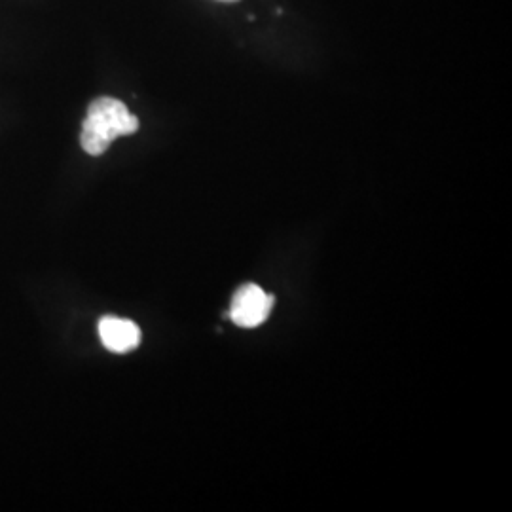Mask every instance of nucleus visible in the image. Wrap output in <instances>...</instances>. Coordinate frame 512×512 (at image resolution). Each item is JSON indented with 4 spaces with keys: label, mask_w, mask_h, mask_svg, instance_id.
Instances as JSON below:
<instances>
[{
    "label": "nucleus",
    "mask_w": 512,
    "mask_h": 512,
    "mask_svg": "<svg viewBox=\"0 0 512 512\" xmlns=\"http://www.w3.org/2000/svg\"><path fill=\"white\" fill-rule=\"evenodd\" d=\"M137 129V116H133L122 101L114 97H99L88 107V116L80 133V145L90 156H101L114 139L131 135Z\"/></svg>",
    "instance_id": "nucleus-1"
},
{
    "label": "nucleus",
    "mask_w": 512,
    "mask_h": 512,
    "mask_svg": "<svg viewBox=\"0 0 512 512\" xmlns=\"http://www.w3.org/2000/svg\"><path fill=\"white\" fill-rule=\"evenodd\" d=\"M274 302V296L264 293L260 287L243 285L232 298L230 319L241 329H255L268 319Z\"/></svg>",
    "instance_id": "nucleus-2"
},
{
    "label": "nucleus",
    "mask_w": 512,
    "mask_h": 512,
    "mask_svg": "<svg viewBox=\"0 0 512 512\" xmlns=\"http://www.w3.org/2000/svg\"><path fill=\"white\" fill-rule=\"evenodd\" d=\"M99 336L103 346L112 353H128L141 344V329L133 321L120 317H103L99 321Z\"/></svg>",
    "instance_id": "nucleus-3"
},
{
    "label": "nucleus",
    "mask_w": 512,
    "mask_h": 512,
    "mask_svg": "<svg viewBox=\"0 0 512 512\" xmlns=\"http://www.w3.org/2000/svg\"><path fill=\"white\" fill-rule=\"evenodd\" d=\"M220 2H236V0H220Z\"/></svg>",
    "instance_id": "nucleus-4"
}]
</instances>
